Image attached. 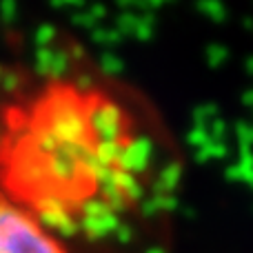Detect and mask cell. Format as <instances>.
<instances>
[{
	"mask_svg": "<svg viewBox=\"0 0 253 253\" xmlns=\"http://www.w3.org/2000/svg\"><path fill=\"white\" fill-rule=\"evenodd\" d=\"M178 187L165 126L107 80L49 78L0 109V202L69 253L151 249Z\"/></svg>",
	"mask_w": 253,
	"mask_h": 253,
	"instance_id": "6da1fadb",
	"label": "cell"
},
{
	"mask_svg": "<svg viewBox=\"0 0 253 253\" xmlns=\"http://www.w3.org/2000/svg\"><path fill=\"white\" fill-rule=\"evenodd\" d=\"M0 253H69V249L25 213L0 202Z\"/></svg>",
	"mask_w": 253,
	"mask_h": 253,
	"instance_id": "7a4b0ae2",
	"label": "cell"
}]
</instances>
